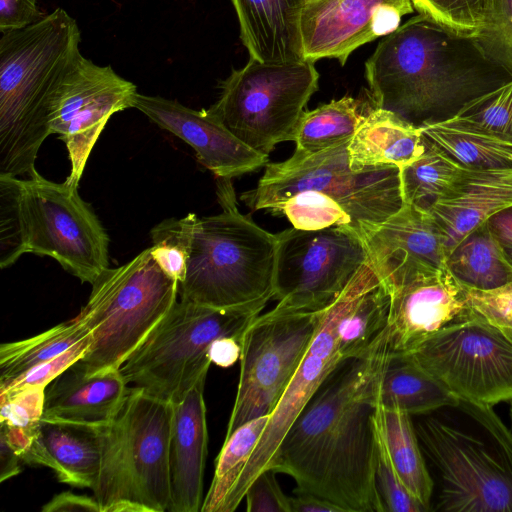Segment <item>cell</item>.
Wrapping results in <instances>:
<instances>
[{
    "label": "cell",
    "instance_id": "6da1fadb",
    "mask_svg": "<svg viewBox=\"0 0 512 512\" xmlns=\"http://www.w3.org/2000/svg\"><path fill=\"white\" fill-rule=\"evenodd\" d=\"M387 333L362 357L341 361L282 440L272 467L296 491L343 512H385L376 483L377 382L389 355Z\"/></svg>",
    "mask_w": 512,
    "mask_h": 512
},
{
    "label": "cell",
    "instance_id": "7a4b0ae2",
    "mask_svg": "<svg viewBox=\"0 0 512 512\" xmlns=\"http://www.w3.org/2000/svg\"><path fill=\"white\" fill-rule=\"evenodd\" d=\"M374 106L422 127L456 116L512 81L477 37L418 14L385 36L365 63Z\"/></svg>",
    "mask_w": 512,
    "mask_h": 512
},
{
    "label": "cell",
    "instance_id": "3957f363",
    "mask_svg": "<svg viewBox=\"0 0 512 512\" xmlns=\"http://www.w3.org/2000/svg\"><path fill=\"white\" fill-rule=\"evenodd\" d=\"M76 20L56 8L37 22L1 32L0 174H37L38 152L51 135L49 110L82 57Z\"/></svg>",
    "mask_w": 512,
    "mask_h": 512
},
{
    "label": "cell",
    "instance_id": "277c9868",
    "mask_svg": "<svg viewBox=\"0 0 512 512\" xmlns=\"http://www.w3.org/2000/svg\"><path fill=\"white\" fill-rule=\"evenodd\" d=\"M437 477L435 511L512 512V430L492 406L465 400L417 415Z\"/></svg>",
    "mask_w": 512,
    "mask_h": 512
},
{
    "label": "cell",
    "instance_id": "5b68a950",
    "mask_svg": "<svg viewBox=\"0 0 512 512\" xmlns=\"http://www.w3.org/2000/svg\"><path fill=\"white\" fill-rule=\"evenodd\" d=\"M109 237L97 215L67 180L39 173L0 174V266L24 254L49 256L83 283L109 268Z\"/></svg>",
    "mask_w": 512,
    "mask_h": 512
},
{
    "label": "cell",
    "instance_id": "8992f818",
    "mask_svg": "<svg viewBox=\"0 0 512 512\" xmlns=\"http://www.w3.org/2000/svg\"><path fill=\"white\" fill-rule=\"evenodd\" d=\"M222 212L198 218L180 299L259 315L274 299L277 236L240 213L231 179H218Z\"/></svg>",
    "mask_w": 512,
    "mask_h": 512
},
{
    "label": "cell",
    "instance_id": "52a82bcc",
    "mask_svg": "<svg viewBox=\"0 0 512 512\" xmlns=\"http://www.w3.org/2000/svg\"><path fill=\"white\" fill-rule=\"evenodd\" d=\"M171 421V403L129 386L115 416L95 427L100 466L92 492L101 512L168 511Z\"/></svg>",
    "mask_w": 512,
    "mask_h": 512
},
{
    "label": "cell",
    "instance_id": "ba28073f",
    "mask_svg": "<svg viewBox=\"0 0 512 512\" xmlns=\"http://www.w3.org/2000/svg\"><path fill=\"white\" fill-rule=\"evenodd\" d=\"M77 315L92 335L83 358L71 366L93 375L120 369L178 301L179 282L169 278L146 248L108 268L92 285Z\"/></svg>",
    "mask_w": 512,
    "mask_h": 512
},
{
    "label": "cell",
    "instance_id": "9c48e42d",
    "mask_svg": "<svg viewBox=\"0 0 512 512\" xmlns=\"http://www.w3.org/2000/svg\"><path fill=\"white\" fill-rule=\"evenodd\" d=\"M350 141L310 156L292 154L266 165L255 188L241 194L251 211L278 212L293 195L320 191L336 200L350 216L355 233L363 240L404 205L400 168L368 167L353 171L347 147Z\"/></svg>",
    "mask_w": 512,
    "mask_h": 512
},
{
    "label": "cell",
    "instance_id": "30bf717a",
    "mask_svg": "<svg viewBox=\"0 0 512 512\" xmlns=\"http://www.w3.org/2000/svg\"><path fill=\"white\" fill-rule=\"evenodd\" d=\"M257 315L179 299L120 367L127 384L169 403L206 379L209 348L223 336L242 335Z\"/></svg>",
    "mask_w": 512,
    "mask_h": 512
},
{
    "label": "cell",
    "instance_id": "8fae6325",
    "mask_svg": "<svg viewBox=\"0 0 512 512\" xmlns=\"http://www.w3.org/2000/svg\"><path fill=\"white\" fill-rule=\"evenodd\" d=\"M318 80L314 62L250 58L221 83L220 96L208 109L241 141L268 155L277 144L293 140Z\"/></svg>",
    "mask_w": 512,
    "mask_h": 512
},
{
    "label": "cell",
    "instance_id": "7c38bea8",
    "mask_svg": "<svg viewBox=\"0 0 512 512\" xmlns=\"http://www.w3.org/2000/svg\"><path fill=\"white\" fill-rule=\"evenodd\" d=\"M409 354L459 400L512 401V342L471 309Z\"/></svg>",
    "mask_w": 512,
    "mask_h": 512
},
{
    "label": "cell",
    "instance_id": "4fadbf2b",
    "mask_svg": "<svg viewBox=\"0 0 512 512\" xmlns=\"http://www.w3.org/2000/svg\"><path fill=\"white\" fill-rule=\"evenodd\" d=\"M318 318L319 311L272 308L249 323L241 338L239 382L225 437L272 413L314 337Z\"/></svg>",
    "mask_w": 512,
    "mask_h": 512
},
{
    "label": "cell",
    "instance_id": "5bb4252c",
    "mask_svg": "<svg viewBox=\"0 0 512 512\" xmlns=\"http://www.w3.org/2000/svg\"><path fill=\"white\" fill-rule=\"evenodd\" d=\"M276 236L274 308L278 310H322L341 294L369 259L363 240L342 227H292Z\"/></svg>",
    "mask_w": 512,
    "mask_h": 512
},
{
    "label": "cell",
    "instance_id": "9a60e30c",
    "mask_svg": "<svg viewBox=\"0 0 512 512\" xmlns=\"http://www.w3.org/2000/svg\"><path fill=\"white\" fill-rule=\"evenodd\" d=\"M137 87L111 66L82 56L56 91L49 110L51 134L64 142L70 161L67 181L79 185L88 158L108 120L134 108Z\"/></svg>",
    "mask_w": 512,
    "mask_h": 512
},
{
    "label": "cell",
    "instance_id": "2e32d148",
    "mask_svg": "<svg viewBox=\"0 0 512 512\" xmlns=\"http://www.w3.org/2000/svg\"><path fill=\"white\" fill-rule=\"evenodd\" d=\"M344 291V290H343ZM343 291L319 311L314 337L267 424L230 495L227 512L245 498L250 484L264 470L272 469L288 429L329 373L344 360L337 344L336 323L343 305Z\"/></svg>",
    "mask_w": 512,
    "mask_h": 512
},
{
    "label": "cell",
    "instance_id": "e0dca14e",
    "mask_svg": "<svg viewBox=\"0 0 512 512\" xmlns=\"http://www.w3.org/2000/svg\"><path fill=\"white\" fill-rule=\"evenodd\" d=\"M411 0H314L302 9L300 31L304 59H336L343 66L350 54L395 31Z\"/></svg>",
    "mask_w": 512,
    "mask_h": 512
},
{
    "label": "cell",
    "instance_id": "ac0fdd59",
    "mask_svg": "<svg viewBox=\"0 0 512 512\" xmlns=\"http://www.w3.org/2000/svg\"><path fill=\"white\" fill-rule=\"evenodd\" d=\"M386 288L390 294L387 324L390 353H411L470 310L465 288L448 268L419 273Z\"/></svg>",
    "mask_w": 512,
    "mask_h": 512
},
{
    "label": "cell",
    "instance_id": "d6986e66",
    "mask_svg": "<svg viewBox=\"0 0 512 512\" xmlns=\"http://www.w3.org/2000/svg\"><path fill=\"white\" fill-rule=\"evenodd\" d=\"M134 108L190 145L201 165L217 179H232L267 165L268 155L236 137L209 109L137 93Z\"/></svg>",
    "mask_w": 512,
    "mask_h": 512
},
{
    "label": "cell",
    "instance_id": "ffe728a7",
    "mask_svg": "<svg viewBox=\"0 0 512 512\" xmlns=\"http://www.w3.org/2000/svg\"><path fill=\"white\" fill-rule=\"evenodd\" d=\"M370 263L391 286L419 273L447 268L440 232L426 210L402 208L364 239Z\"/></svg>",
    "mask_w": 512,
    "mask_h": 512
},
{
    "label": "cell",
    "instance_id": "44dd1931",
    "mask_svg": "<svg viewBox=\"0 0 512 512\" xmlns=\"http://www.w3.org/2000/svg\"><path fill=\"white\" fill-rule=\"evenodd\" d=\"M200 380L180 401L172 404L169 442V512H199L208 452L204 386Z\"/></svg>",
    "mask_w": 512,
    "mask_h": 512
},
{
    "label": "cell",
    "instance_id": "7402d4cb",
    "mask_svg": "<svg viewBox=\"0 0 512 512\" xmlns=\"http://www.w3.org/2000/svg\"><path fill=\"white\" fill-rule=\"evenodd\" d=\"M512 206V168L469 170L459 186L426 211L448 253L468 234Z\"/></svg>",
    "mask_w": 512,
    "mask_h": 512
},
{
    "label": "cell",
    "instance_id": "603a6c76",
    "mask_svg": "<svg viewBox=\"0 0 512 512\" xmlns=\"http://www.w3.org/2000/svg\"><path fill=\"white\" fill-rule=\"evenodd\" d=\"M128 390L120 369L85 375L70 367L45 388L42 420L99 426L115 416Z\"/></svg>",
    "mask_w": 512,
    "mask_h": 512
},
{
    "label": "cell",
    "instance_id": "cb8c5ba5",
    "mask_svg": "<svg viewBox=\"0 0 512 512\" xmlns=\"http://www.w3.org/2000/svg\"><path fill=\"white\" fill-rule=\"evenodd\" d=\"M250 58L263 63L303 61L300 19L306 0H231Z\"/></svg>",
    "mask_w": 512,
    "mask_h": 512
},
{
    "label": "cell",
    "instance_id": "d4e9b609",
    "mask_svg": "<svg viewBox=\"0 0 512 512\" xmlns=\"http://www.w3.org/2000/svg\"><path fill=\"white\" fill-rule=\"evenodd\" d=\"M22 462L49 467L59 482L92 490L100 466L96 428L41 419Z\"/></svg>",
    "mask_w": 512,
    "mask_h": 512
},
{
    "label": "cell",
    "instance_id": "484cf974",
    "mask_svg": "<svg viewBox=\"0 0 512 512\" xmlns=\"http://www.w3.org/2000/svg\"><path fill=\"white\" fill-rule=\"evenodd\" d=\"M424 150L420 127L377 107L367 112L347 147L353 171L389 165L401 169L419 158Z\"/></svg>",
    "mask_w": 512,
    "mask_h": 512
},
{
    "label": "cell",
    "instance_id": "4316f807",
    "mask_svg": "<svg viewBox=\"0 0 512 512\" xmlns=\"http://www.w3.org/2000/svg\"><path fill=\"white\" fill-rule=\"evenodd\" d=\"M377 399L382 406L402 410L411 416L459 400L410 354L390 352L377 382Z\"/></svg>",
    "mask_w": 512,
    "mask_h": 512
},
{
    "label": "cell",
    "instance_id": "83f0119b",
    "mask_svg": "<svg viewBox=\"0 0 512 512\" xmlns=\"http://www.w3.org/2000/svg\"><path fill=\"white\" fill-rule=\"evenodd\" d=\"M425 138L469 170L512 168V139L485 131L456 118L427 124Z\"/></svg>",
    "mask_w": 512,
    "mask_h": 512
},
{
    "label": "cell",
    "instance_id": "f1b7e54d",
    "mask_svg": "<svg viewBox=\"0 0 512 512\" xmlns=\"http://www.w3.org/2000/svg\"><path fill=\"white\" fill-rule=\"evenodd\" d=\"M379 414L384 440L400 481L413 497L431 511L434 481L427 467L412 416L396 408L384 407L380 403Z\"/></svg>",
    "mask_w": 512,
    "mask_h": 512
},
{
    "label": "cell",
    "instance_id": "f546056e",
    "mask_svg": "<svg viewBox=\"0 0 512 512\" xmlns=\"http://www.w3.org/2000/svg\"><path fill=\"white\" fill-rule=\"evenodd\" d=\"M446 266L466 288L490 290L512 282V266L487 223L468 234L448 253Z\"/></svg>",
    "mask_w": 512,
    "mask_h": 512
},
{
    "label": "cell",
    "instance_id": "4dcf8cb0",
    "mask_svg": "<svg viewBox=\"0 0 512 512\" xmlns=\"http://www.w3.org/2000/svg\"><path fill=\"white\" fill-rule=\"evenodd\" d=\"M362 106L359 99L344 96L304 111L293 136V154L310 156L350 141L367 115Z\"/></svg>",
    "mask_w": 512,
    "mask_h": 512
},
{
    "label": "cell",
    "instance_id": "1f68e13d",
    "mask_svg": "<svg viewBox=\"0 0 512 512\" xmlns=\"http://www.w3.org/2000/svg\"><path fill=\"white\" fill-rule=\"evenodd\" d=\"M423 138L424 152L414 162L401 168L400 175L404 203L427 210L450 195L467 176L469 169Z\"/></svg>",
    "mask_w": 512,
    "mask_h": 512
},
{
    "label": "cell",
    "instance_id": "d6a6232c",
    "mask_svg": "<svg viewBox=\"0 0 512 512\" xmlns=\"http://www.w3.org/2000/svg\"><path fill=\"white\" fill-rule=\"evenodd\" d=\"M90 336L87 326L76 316L30 338L1 344L0 385L57 357Z\"/></svg>",
    "mask_w": 512,
    "mask_h": 512
},
{
    "label": "cell",
    "instance_id": "836d02e7",
    "mask_svg": "<svg viewBox=\"0 0 512 512\" xmlns=\"http://www.w3.org/2000/svg\"><path fill=\"white\" fill-rule=\"evenodd\" d=\"M269 415L252 419L225 437L200 512H227L230 495L267 424Z\"/></svg>",
    "mask_w": 512,
    "mask_h": 512
},
{
    "label": "cell",
    "instance_id": "e575fe53",
    "mask_svg": "<svg viewBox=\"0 0 512 512\" xmlns=\"http://www.w3.org/2000/svg\"><path fill=\"white\" fill-rule=\"evenodd\" d=\"M197 219L195 213H188L182 218L165 219L151 230L152 245L149 249L152 258L169 278L179 284L186 277Z\"/></svg>",
    "mask_w": 512,
    "mask_h": 512
},
{
    "label": "cell",
    "instance_id": "d590c367",
    "mask_svg": "<svg viewBox=\"0 0 512 512\" xmlns=\"http://www.w3.org/2000/svg\"><path fill=\"white\" fill-rule=\"evenodd\" d=\"M278 212L285 214L297 229L342 227L355 233L352 220L343 207L320 191H301L287 199Z\"/></svg>",
    "mask_w": 512,
    "mask_h": 512
},
{
    "label": "cell",
    "instance_id": "8d00e7d4",
    "mask_svg": "<svg viewBox=\"0 0 512 512\" xmlns=\"http://www.w3.org/2000/svg\"><path fill=\"white\" fill-rule=\"evenodd\" d=\"M454 118L512 139V81L472 101Z\"/></svg>",
    "mask_w": 512,
    "mask_h": 512
},
{
    "label": "cell",
    "instance_id": "74e56055",
    "mask_svg": "<svg viewBox=\"0 0 512 512\" xmlns=\"http://www.w3.org/2000/svg\"><path fill=\"white\" fill-rule=\"evenodd\" d=\"M482 16L478 41L512 72V0H483Z\"/></svg>",
    "mask_w": 512,
    "mask_h": 512
},
{
    "label": "cell",
    "instance_id": "f35d334b",
    "mask_svg": "<svg viewBox=\"0 0 512 512\" xmlns=\"http://www.w3.org/2000/svg\"><path fill=\"white\" fill-rule=\"evenodd\" d=\"M377 466L376 483L385 512H428V510L406 489L392 464L379 414L376 413Z\"/></svg>",
    "mask_w": 512,
    "mask_h": 512
},
{
    "label": "cell",
    "instance_id": "ab89813d",
    "mask_svg": "<svg viewBox=\"0 0 512 512\" xmlns=\"http://www.w3.org/2000/svg\"><path fill=\"white\" fill-rule=\"evenodd\" d=\"M414 10L456 33L477 37L483 0H411Z\"/></svg>",
    "mask_w": 512,
    "mask_h": 512
},
{
    "label": "cell",
    "instance_id": "60d3db41",
    "mask_svg": "<svg viewBox=\"0 0 512 512\" xmlns=\"http://www.w3.org/2000/svg\"><path fill=\"white\" fill-rule=\"evenodd\" d=\"M0 424L37 431L44 411L45 388L28 386L0 391Z\"/></svg>",
    "mask_w": 512,
    "mask_h": 512
},
{
    "label": "cell",
    "instance_id": "b9f144b4",
    "mask_svg": "<svg viewBox=\"0 0 512 512\" xmlns=\"http://www.w3.org/2000/svg\"><path fill=\"white\" fill-rule=\"evenodd\" d=\"M464 288L468 307L512 342V282L490 290Z\"/></svg>",
    "mask_w": 512,
    "mask_h": 512
},
{
    "label": "cell",
    "instance_id": "7bdbcfd3",
    "mask_svg": "<svg viewBox=\"0 0 512 512\" xmlns=\"http://www.w3.org/2000/svg\"><path fill=\"white\" fill-rule=\"evenodd\" d=\"M91 343L92 336L78 342L57 357L34 367L4 385H0V391L28 386L46 388L55 378L83 358Z\"/></svg>",
    "mask_w": 512,
    "mask_h": 512
},
{
    "label": "cell",
    "instance_id": "ee69618b",
    "mask_svg": "<svg viewBox=\"0 0 512 512\" xmlns=\"http://www.w3.org/2000/svg\"><path fill=\"white\" fill-rule=\"evenodd\" d=\"M273 469L264 470L250 484L246 493L248 512H291L289 496L282 491Z\"/></svg>",
    "mask_w": 512,
    "mask_h": 512
},
{
    "label": "cell",
    "instance_id": "f6af8a7d",
    "mask_svg": "<svg viewBox=\"0 0 512 512\" xmlns=\"http://www.w3.org/2000/svg\"><path fill=\"white\" fill-rule=\"evenodd\" d=\"M42 17L37 0H0V32L25 28Z\"/></svg>",
    "mask_w": 512,
    "mask_h": 512
},
{
    "label": "cell",
    "instance_id": "bcb514c9",
    "mask_svg": "<svg viewBox=\"0 0 512 512\" xmlns=\"http://www.w3.org/2000/svg\"><path fill=\"white\" fill-rule=\"evenodd\" d=\"M42 512H101L95 497L63 491L54 495L41 508Z\"/></svg>",
    "mask_w": 512,
    "mask_h": 512
},
{
    "label": "cell",
    "instance_id": "7dc6e473",
    "mask_svg": "<svg viewBox=\"0 0 512 512\" xmlns=\"http://www.w3.org/2000/svg\"><path fill=\"white\" fill-rule=\"evenodd\" d=\"M241 339L235 336H223L213 341L209 348L212 363L221 368H229L240 360Z\"/></svg>",
    "mask_w": 512,
    "mask_h": 512
},
{
    "label": "cell",
    "instance_id": "c3c4849f",
    "mask_svg": "<svg viewBox=\"0 0 512 512\" xmlns=\"http://www.w3.org/2000/svg\"><path fill=\"white\" fill-rule=\"evenodd\" d=\"M289 502L291 512H343L334 503L308 492L294 490Z\"/></svg>",
    "mask_w": 512,
    "mask_h": 512
},
{
    "label": "cell",
    "instance_id": "681fc988",
    "mask_svg": "<svg viewBox=\"0 0 512 512\" xmlns=\"http://www.w3.org/2000/svg\"><path fill=\"white\" fill-rule=\"evenodd\" d=\"M22 462L16 450L0 437V481L4 482L20 473Z\"/></svg>",
    "mask_w": 512,
    "mask_h": 512
},
{
    "label": "cell",
    "instance_id": "f907efd6",
    "mask_svg": "<svg viewBox=\"0 0 512 512\" xmlns=\"http://www.w3.org/2000/svg\"><path fill=\"white\" fill-rule=\"evenodd\" d=\"M486 223L499 240L512 241V206L498 212Z\"/></svg>",
    "mask_w": 512,
    "mask_h": 512
},
{
    "label": "cell",
    "instance_id": "816d5d0a",
    "mask_svg": "<svg viewBox=\"0 0 512 512\" xmlns=\"http://www.w3.org/2000/svg\"><path fill=\"white\" fill-rule=\"evenodd\" d=\"M499 240V239H498ZM503 249V252L512 266V241L499 240Z\"/></svg>",
    "mask_w": 512,
    "mask_h": 512
},
{
    "label": "cell",
    "instance_id": "f5cc1de1",
    "mask_svg": "<svg viewBox=\"0 0 512 512\" xmlns=\"http://www.w3.org/2000/svg\"><path fill=\"white\" fill-rule=\"evenodd\" d=\"M509 415H510V422H511V430H512V401H511V405H510V410H509Z\"/></svg>",
    "mask_w": 512,
    "mask_h": 512
},
{
    "label": "cell",
    "instance_id": "db71d44e",
    "mask_svg": "<svg viewBox=\"0 0 512 512\" xmlns=\"http://www.w3.org/2000/svg\"><path fill=\"white\" fill-rule=\"evenodd\" d=\"M307 1H314V0H306V2H307Z\"/></svg>",
    "mask_w": 512,
    "mask_h": 512
}]
</instances>
